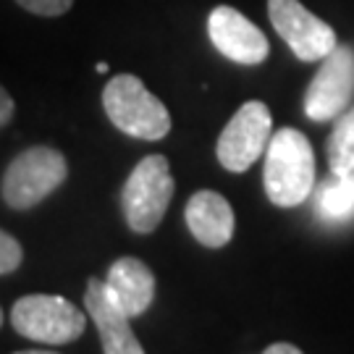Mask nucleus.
<instances>
[{"label": "nucleus", "mask_w": 354, "mask_h": 354, "mask_svg": "<svg viewBox=\"0 0 354 354\" xmlns=\"http://www.w3.org/2000/svg\"><path fill=\"white\" fill-rule=\"evenodd\" d=\"M21 260H24L21 244L13 239L8 231L0 228V276L3 273H13L16 268L21 266Z\"/></svg>", "instance_id": "15"}, {"label": "nucleus", "mask_w": 354, "mask_h": 354, "mask_svg": "<svg viewBox=\"0 0 354 354\" xmlns=\"http://www.w3.org/2000/svg\"><path fill=\"white\" fill-rule=\"evenodd\" d=\"M354 97V48L336 45L320 61L317 74L304 92V113L310 121H336L349 111Z\"/></svg>", "instance_id": "7"}, {"label": "nucleus", "mask_w": 354, "mask_h": 354, "mask_svg": "<svg viewBox=\"0 0 354 354\" xmlns=\"http://www.w3.org/2000/svg\"><path fill=\"white\" fill-rule=\"evenodd\" d=\"M68 176L64 152L55 147H29L19 152L3 174V200L13 210H29L50 197Z\"/></svg>", "instance_id": "5"}, {"label": "nucleus", "mask_w": 354, "mask_h": 354, "mask_svg": "<svg viewBox=\"0 0 354 354\" xmlns=\"http://www.w3.org/2000/svg\"><path fill=\"white\" fill-rule=\"evenodd\" d=\"M16 3L37 16H61L74 6V0H16Z\"/></svg>", "instance_id": "16"}, {"label": "nucleus", "mask_w": 354, "mask_h": 354, "mask_svg": "<svg viewBox=\"0 0 354 354\" xmlns=\"http://www.w3.org/2000/svg\"><path fill=\"white\" fill-rule=\"evenodd\" d=\"M313 192H315V213L323 221L342 223L354 215V184L349 178L330 174Z\"/></svg>", "instance_id": "13"}, {"label": "nucleus", "mask_w": 354, "mask_h": 354, "mask_svg": "<svg viewBox=\"0 0 354 354\" xmlns=\"http://www.w3.org/2000/svg\"><path fill=\"white\" fill-rule=\"evenodd\" d=\"M326 152H328L330 174H339L354 184V105L336 118Z\"/></svg>", "instance_id": "14"}, {"label": "nucleus", "mask_w": 354, "mask_h": 354, "mask_svg": "<svg viewBox=\"0 0 354 354\" xmlns=\"http://www.w3.org/2000/svg\"><path fill=\"white\" fill-rule=\"evenodd\" d=\"M184 218H187L192 236L210 250L226 247L236 228V218H234L228 200L213 189L194 192L187 203Z\"/></svg>", "instance_id": "11"}, {"label": "nucleus", "mask_w": 354, "mask_h": 354, "mask_svg": "<svg viewBox=\"0 0 354 354\" xmlns=\"http://www.w3.org/2000/svg\"><path fill=\"white\" fill-rule=\"evenodd\" d=\"M270 137H273V118L268 105L260 100H250L231 115L226 129L221 131L215 155L226 171L244 174L266 152Z\"/></svg>", "instance_id": "6"}, {"label": "nucleus", "mask_w": 354, "mask_h": 354, "mask_svg": "<svg viewBox=\"0 0 354 354\" xmlns=\"http://www.w3.org/2000/svg\"><path fill=\"white\" fill-rule=\"evenodd\" d=\"M11 326L24 339L61 346L84 333L87 313L58 294H29L11 307Z\"/></svg>", "instance_id": "4"}, {"label": "nucleus", "mask_w": 354, "mask_h": 354, "mask_svg": "<svg viewBox=\"0 0 354 354\" xmlns=\"http://www.w3.org/2000/svg\"><path fill=\"white\" fill-rule=\"evenodd\" d=\"M268 16L279 37L304 64L323 61L339 45L330 24L307 11L299 0H268Z\"/></svg>", "instance_id": "8"}, {"label": "nucleus", "mask_w": 354, "mask_h": 354, "mask_svg": "<svg viewBox=\"0 0 354 354\" xmlns=\"http://www.w3.org/2000/svg\"><path fill=\"white\" fill-rule=\"evenodd\" d=\"M263 354H304L302 349H297L294 344H286V342H279V344H270Z\"/></svg>", "instance_id": "18"}, {"label": "nucleus", "mask_w": 354, "mask_h": 354, "mask_svg": "<svg viewBox=\"0 0 354 354\" xmlns=\"http://www.w3.org/2000/svg\"><path fill=\"white\" fill-rule=\"evenodd\" d=\"M102 108L111 124L134 140L155 142L171 131L168 108L134 74H118L105 84Z\"/></svg>", "instance_id": "2"}, {"label": "nucleus", "mask_w": 354, "mask_h": 354, "mask_svg": "<svg viewBox=\"0 0 354 354\" xmlns=\"http://www.w3.org/2000/svg\"><path fill=\"white\" fill-rule=\"evenodd\" d=\"M207 35H210L215 50L234 64L257 66L263 64L270 53L268 37L260 32V26H254L244 13H239L231 6H218L210 11Z\"/></svg>", "instance_id": "9"}, {"label": "nucleus", "mask_w": 354, "mask_h": 354, "mask_svg": "<svg viewBox=\"0 0 354 354\" xmlns=\"http://www.w3.org/2000/svg\"><path fill=\"white\" fill-rule=\"evenodd\" d=\"M268 200L276 207H297L315 189V152L299 129H279L266 147L263 171Z\"/></svg>", "instance_id": "1"}, {"label": "nucleus", "mask_w": 354, "mask_h": 354, "mask_svg": "<svg viewBox=\"0 0 354 354\" xmlns=\"http://www.w3.org/2000/svg\"><path fill=\"white\" fill-rule=\"evenodd\" d=\"M11 115H13V97L0 87V129L11 121Z\"/></svg>", "instance_id": "17"}, {"label": "nucleus", "mask_w": 354, "mask_h": 354, "mask_svg": "<svg viewBox=\"0 0 354 354\" xmlns=\"http://www.w3.org/2000/svg\"><path fill=\"white\" fill-rule=\"evenodd\" d=\"M16 354H58V352H48V349H26V352H16Z\"/></svg>", "instance_id": "19"}, {"label": "nucleus", "mask_w": 354, "mask_h": 354, "mask_svg": "<svg viewBox=\"0 0 354 354\" xmlns=\"http://www.w3.org/2000/svg\"><path fill=\"white\" fill-rule=\"evenodd\" d=\"M0 326H3V310H0Z\"/></svg>", "instance_id": "20"}, {"label": "nucleus", "mask_w": 354, "mask_h": 354, "mask_svg": "<svg viewBox=\"0 0 354 354\" xmlns=\"http://www.w3.org/2000/svg\"><path fill=\"white\" fill-rule=\"evenodd\" d=\"M108 294L129 317H140L155 299V276L140 257H118L105 279Z\"/></svg>", "instance_id": "12"}, {"label": "nucleus", "mask_w": 354, "mask_h": 354, "mask_svg": "<svg viewBox=\"0 0 354 354\" xmlns=\"http://www.w3.org/2000/svg\"><path fill=\"white\" fill-rule=\"evenodd\" d=\"M84 310L100 333L105 354H145L140 339L131 330V317L111 299L105 281L89 279L84 291Z\"/></svg>", "instance_id": "10"}, {"label": "nucleus", "mask_w": 354, "mask_h": 354, "mask_svg": "<svg viewBox=\"0 0 354 354\" xmlns=\"http://www.w3.org/2000/svg\"><path fill=\"white\" fill-rule=\"evenodd\" d=\"M176 181L165 155H147L134 165L121 189V210L134 234H152L174 200Z\"/></svg>", "instance_id": "3"}]
</instances>
